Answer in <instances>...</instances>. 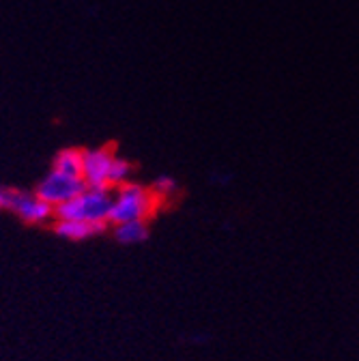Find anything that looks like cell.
Wrapping results in <instances>:
<instances>
[{"mask_svg": "<svg viewBox=\"0 0 359 361\" xmlns=\"http://www.w3.org/2000/svg\"><path fill=\"white\" fill-rule=\"evenodd\" d=\"M162 200L155 196L151 188L138 183H125L112 192V211L110 224H125V221H147Z\"/></svg>", "mask_w": 359, "mask_h": 361, "instance_id": "cell-1", "label": "cell"}, {"mask_svg": "<svg viewBox=\"0 0 359 361\" xmlns=\"http://www.w3.org/2000/svg\"><path fill=\"white\" fill-rule=\"evenodd\" d=\"M112 211V192L99 188H86L69 202L56 209V219H71L84 224H97L108 226Z\"/></svg>", "mask_w": 359, "mask_h": 361, "instance_id": "cell-2", "label": "cell"}, {"mask_svg": "<svg viewBox=\"0 0 359 361\" xmlns=\"http://www.w3.org/2000/svg\"><path fill=\"white\" fill-rule=\"evenodd\" d=\"M84 190H86V183H84L82 176H71V174H63L59 170H52L39 183L35 194L41 200H46L48 204H52L54 209H59L61 204L69 202L71 198H75Z\"/></svg>", "mask_w": 359, "mask_h": 361, "instance_id": "cell-3", "label": "cell"}, {"mask_svg": "<svg viewBox=\"0 0 359 361\" xmlns=\"http://www.w3.org/2000/svg\"><path fill=\"white\" fill-rule=\"evenodd\" d=\"M116 153L110 149H88L84 151V168L82 178L86 188L110 190V172Z\"/></svg>", "mask_w": 359, "mask_h": 361, "instance_id": "cell-4", "label": "cell"}, {"mask_svg": "<svg viewBox=\"0 0 359 361\" xmlns=\"http://www.w3.org/2000/svg\"><path fill=\"white\" fill-rule=\"evenodd\" d=\"M5 209H11L13 213H18L28 224H43V221H48L52 215H56V209L52 204H48L46 200H41L37 194L13 192V190H7Z\"/></svg>", "mask_w": 359, "mask_h": 361, "instance_id": "cell-5", "label": "cell"}, {"mask_svg": "<svg viewBox=\"0 0 359 361\" xmlns=\"http://www.w3.org/2000/svg\"><path fill=\"white\" fill-rule=\"evenodd\" d=\"M106 226H97V224H84V221H71V219H56L54 231L56 235H61L63 239L69 241H82L93 235H99Z\"/></svg>", "mask_w": 359, "mask_h": 361, "instance_id": "cell-6", "label": "cell"}, {"mask_svg": "<svg viewBox=\"0 0 359 361\" xmlns=\"http://www.w3.org/2000/svg\"><path fill=\"white\" fill-rule=\"evenodd\" d=\"M149 226L147 221H125L114 226V239L123 245H136L147 241Z\"/></svg>", "mask_w": 359, "mask_h": 361, "instance_id": "cell-7", "label": "cell"}, {"mask_svg": "<svg viewBox=\"0 0 359 361\" xmlns=\"http://www.w3.org/2000/svg\"><path fill=\"white\" fill-rule=\"evenodd\" d=\"M82 168H84V151L65 149L56 155L52 170H59V172L71 174V176H82Z\"/></svg>", "mask_w": 359, "mask_h": 361, "instance_id": "cell-8", "label": "cell"}, {"mask_svg": "<svg viewBox=\"0 0 359 361\" xmlns=\"http://www.w3.org/2000/svg\"><path fill=\"white\" fill-rule=\"evenodd\" d=\"M129 174H131V164L123 159L121 155H116L112 164V172H110V188H121L129 183Z\"/></svg>", "mask_w": 359, "mask_h": 361, "instance_id": "cell-9", "label": "cell"}, {"mask_svg": "<svg viewBox=\"0 0 359 361\" xmlns=\"http://www.w3.org/2000/svg\"><path fill=\"white\" fill-rule=\"evenodd\" d=\"M151 190L155 192V196H157L162 202H166L170 196L176 194V180H174L172 176H168V174H162V176H157V178L153 180V188H151Z\"/></svg>", "mask_w": 359, "mask_h": 361, "instance_id": "cell-10", "label": "cell"}]
</instances>
